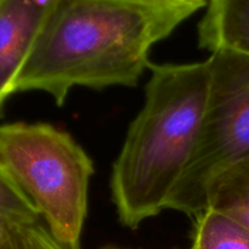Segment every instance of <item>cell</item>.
Listing matches in <instances>:
<instances>
[{
	"instance_id": "1",
	"label": "cell",
	"mask_w": 249,
	"mask_h": 249,
	"mask_svg": "<svg viewBox=\"0 0 249 249\" xmlns=\"http://www.w3.org/2000/svg\"><path fill=\"white\" fill-rule=\"evenodd\" d=\"M187 17L117 0H57L15 84L62 106L74 88H133L150 51Z\"/></svg>"
},
{
	"instance_id": "2",
	"label": "cell",
	"mask_w": 249,
	"mask_h": 249,
	"mask_svg": "<svg viewBox=\"0 0 249 249\" xmlns=\"http://www.w3.org/2000/svg\"><path fill=\"white\" fill-rule=\"evenodd\" d=\"M142 108L112 167L111 197L119 221L136 230L165 211L198 141L211 85L207 58L148 65Z\"/></svg>"
},
{
	"instance_id": "3",
	"label": "cell",
	"mask_w": 249,
	"mask_h": 249,
	"mask_svg": "<svg viewBox=\"0 0 249 249\" xmlns=\"http://www.w3.org/2000/svg\"><path fill=\"white\" fill-rule=\"evenodd\" d=\"M0 164L33 203L53 237L80 248L94 162L67 133L48 123L0 125Z\"/></svg>"
},
{
	"instance_id": "4",
	"label": "cell",
	"mask_w": 249,
	"mask_h": 249,
	"mask_svg": "<svg viewBox=\"0 0 249 249\" xmlns=\"http://www.w3.org/2000/svg\"><path fill=\"white\" fill-rule=\"evenodd\" d=\"M211 85L194 155L167 209L189 216L208 208L219 178L249 156V55L212 53Z\"/></svg>"
},
{
	"instance_id": "5",
	"label": "cell",
	"mask_w": 249,
	"mask_h": 249,
	"mask_svg": "<svg viewBox=\"0 0 249 249\" xmlns=\"http://www.w3.org/2000/svg\"><path fill=\"white\" fill-rule=\"evenodd\" d=\"M57 0L0 2V108L15 94V84Z\"/></svg>"
},
{
	"instance_id": "6",
	"label": "cell",
	"mask_w": 249,
	"mask_h": 249,
	"mask_svg": "<svg viewBox=\"0 0 249 249\" xmlns=\"http://www.w3.org/2000/svg\"><path fill=\"white\" fill-rule=\"evenodd\" d=\"M198 46L211 53L231 50L249 55V0H207Z\"/></svg>"
},
{
	"instance_id": "7",
	"label": "cell",
	"mask_w": 249,
	"mask_h": 249,
	"mask_svg": "<svg viewBox=\"0 0 249 249\" xmlns=\"http://www.w3.org/2000/svg\"><path fill=\"white\" fill-rule=\"evenodd\" d=\"M194 219L191 249H249V230L228 214L207 208Z\"/></svg>"
},
{
	"instance_id": "8",
	"label": "cell",
	"mask_w": 249,
	"mask_h": 249,
	"mask_svg": "<svg viewBox=\"0 0 249 249\" xmlns=\"http://www.w3.org/2000/svg\"><path fill=\"white\" fill-rule=\"evenodd\" d=\"M208 208L228 214L249 230V156L219 178Z\"/></svg>"
},
{
	"instance_id": "9",
	"label": "cell",
	"mask_w": 249,
	"mask_h": 249,
	"mask_svg": "<svg viewBox=\"0 0 249 249\" xmlns=\"http://www.w3.org/2000/svg\"><path fill=\"white\" fill-rule=\"evenodd\" d=\"M0 215L10 223H38V211L0 164Z\"/></svg>"
},
{
	"instance_id": "10",
	"label": "cell",
	"mask_w": 249,
	"mask_h": 249,
	"mask_svg": "<svg viewBox=\"0 0 249 249\" xmlns=\"http://www.w3.org/2000/svg\"><path fill=\"white\" fill-rule=\"evenodd\" d=\"M0 249H70L53 237L44 224L9 223Z\"/></svg>"
},
{
	"instance_id": "11",
	"label": "cell",
	"mask_w": 249,
	"mask_h": 249,
	"mask_svg": "<svg viewBox=\"0 0 249 249\" xmlns=\"http://www.w3.org/2000/svg\"><path fill=\"white\" fill-rule=\"evenodd\" d=\"M117 1L129 2L158 11L174 12V14L184 15L187 18L207 5V0H117Z\"/></svg>"
},
{
	"instance_id": "12",
	"label": "cell",
	"mask_w": 249,
	"mask_h": 249,
	"mask_svg": "<svg viewBox=\"0 0 249 249\" xmlns=\"http://www.w3.org/2000/svg\"><path fill=\"white\" fill-rule=\"evenodd\" d=\"M10 221L6 220L5 218H2L1 215H0V246H1L2 243V240H4V236H5V232H6V229H7V225H9Z\"/></svg>"
},
{
	"instance_id": "13",
	"label": "cell",
	"mask_w": 249,
	"mask_h": 249,
	"mask_svg": "<svg viewBox=\"0 0 249 249\" xmlns=\"http://www.w3.org/2000/svg\"><path fill=\"white\" fill-rule=\"evenodd\" d=\"M100 249H136V248H129V247H122V246H116V245H106ZM191 249V248H189Z\"/></svg>"
},
{
	"instance_id": "14",
	"label": "cell",
	"mask_w": 249,
	"mask_h": 249,
	"mask_svg": "<svg viewBox=\"0 0 249 249\" xmlns=\"http://www.w3.org/2000/svg\"><path fill=\"white\" fill-rule=\"evenodd\" d=\"M0 2H1V0H0Z\"/></svg>"
}]
</instances>
